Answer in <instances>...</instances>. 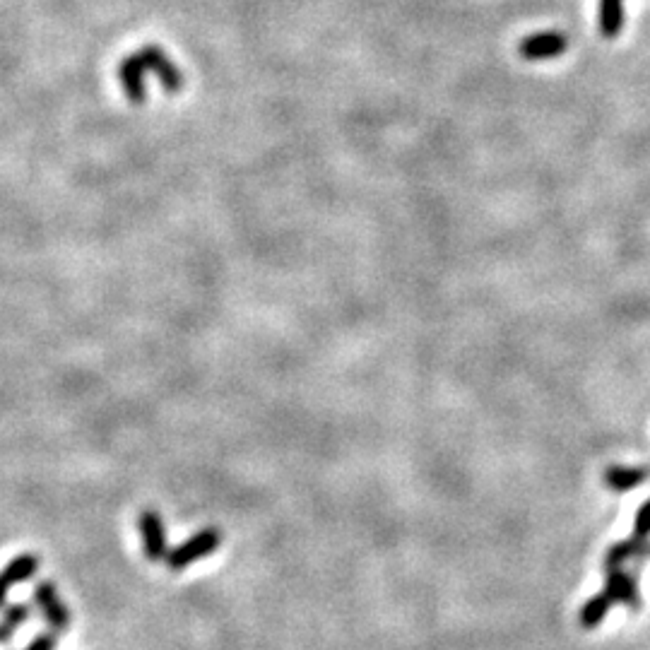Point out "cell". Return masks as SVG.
<instances>
[{"label": "cell", "mask_w": 650, "mask_h": 650, "mask_svg": "<svg viewBox=\"0 0 650 650\" xmlns=\"http://www.w3.org/2000/svg\"><path fill=\"white\" fill-rule=\"evenodd\" d=\"M157 75L159 82L167 92H179L183 87V75L174 63L169 61V56L157 46H147V49L133 53L118 68V78H121L126 97L133 104L145 102V75Z\"/></svg>", "instance_id": "obj_1"}, {"label": "cell", "mask_w": 650, "mask_h": 650, "mask_svg": "<svg viewBox=\"0 0 650 650\" xmlns=\"http://www.w3.org/2000/svg\"><path fill=\"white\" fill-rule=\"evenodd\" d=\"M220 540H222L220 530L205 528V530H200V533H195L193 537H188L183 545L171 549L164 561H167V566L171 571L188 569V566L195 564V561H200L203 557H208V554L215 552V549L220 547Z\"/></svg>", "instance_id": "obj_2"}, {"label": "cell", "mask_w": 650, "mask_h": 650, "mask_svg": "<svg viewBox=\"0 0 650 650\" xmlns=\"http://www.w3.org/2000/svg\"><path fill=\"white\" fill-rule=\"evenodd\" d=\"M569 49V39L561 32H537L518 44V53L525 61H549Z\"/></svg>", "instance_id": "obj_3"}, {"label": "cell", "mask_w": 650, "mask_h": 650, "mask_svg": "<svg viewBox=\"0 0 650 650\" xmlns=\"http://www.w3.org/2000/svg\"><path fill=\"white\" fill-rule=\"evenodd\" d=\"M140 537H143V549L147 559H167V530H164V520L157 511H143V516H140Z\"/></svg>", "instance_id": "obj_4"}, {"label": "cell", "mask_w": 650, "mask_h": 650, "mask_svg": "<svg viewBox=\"0 0 650 650\" xmlns=\"http://www.w3.org/2000/svg\"><path fill=\"white\" fill-rule=\"evenodd\" d=\"M34 602L39 605L44 619L53 626V631H65L70 626V612L68 607L63 605L61 595H58L56 585L53 583H39L37 590H34Z\"/></svg>", "instance_id": "obj_5"}, {"label": "cell", "mask_w": 650, "mask_h": 650, "mask_svg": "<svg viewBox=\"0 0 650 650\" xmlns=\"http://www.w3.org/2000/svg\"><path fill=\"white\" fill-rule=\"evenodd\" d=\"M37 571H39L37 554H20V557H15L13 561H10V564L0 571V607H3V602H5V598H8V593L13 585L29 581V578H32Z\"/></svg>", "instance_id": "obj_6"}, {"label": "cell", "mask_w": 650, "mask_h": 650, "mask_svg": "<svg viewBox=\"0 0 650 650\" xmlns=\"http://www.w3.org/2000/svg\"><path fill=\"white\" fill-rule=\"evenodd\" d=\"M605 588L610 590L619 605H626L629 610H638V607H641V595H638L636 573L624 571L622 566H619V569H610L607 571Z\"/></svg>", "instance_id": "obj_7"}, {"label": "cell", "mask_w": 650, "mask_h": 650, "mask_svg": "<svg viewBox=\"0 0 650 650\" xmlns=\"http://www.w3.org/2000/svg\"><path fill=\"white\" fill-rule=\"evenodd\" d=\"M650 554V542L646 537H629V540H622L619 545H614L605 557V571L619 569L624 561L629 559H643Z\"/></svg>", "instance_id": "obj_8"}, {"label": "cell", "mask_w": 650, "mask_h": 650, "mask_svg": "<svg viewBox=\"0 0 650 650\" xmlns=\"http://www.w3.org/2000/svg\"><path fill=\"white\" fill-rule=\"evenodd\" d=\"M648 472V468H622V465H614V468H607L605 472V484L612 492H631V489L641 487L646 482Z\"/></svg>", "instance_id": "obj_9"}, {"label": "cell", "mask_w": 650, "mask_h": 650, "mask_svg": "<svg viewBox=\"0 0 650 650\" xmlns=\"http://www.w3.org/2000/svg\"><path fill=\"white\" fill-rule=\"evenodd\" d=\"M612 605H617V600H614V595L605 588L602 593L595 595V598H590L583 605L581 626H585V629H595V626H598L602 619L607 617V612H610Z\"/></svg>", "instance_id": "obj_10"}, {"label": "cell", "mask_w": 650, "mask_h": 650, "mask_svg": "<svg viewBox=\"0 0 650 650\" xmlns=\"http://www.w3.org/2000/svg\"><path fill=\"white\" fill-rule=\"evenodd\" d=\"M624 27L622 0H600V32L605 39L619 37Z\"/></svg>", "instance_id": "obj_11"}, {"label": "cell", "mask_w": 650, "mask_h": 650, "mask_svg": "<svg viewBox=\"0 0 650 650\" xmlns=\"http://www.w3.org/2000/svg\"><path fill=\"white\" fill-rule=\"evenodd\" d=\"M29 617V610L25 605H13L8 607V612H5L3 622H0V643H8L10 638L17 629H20L22 624H25V619Z\"/></svg>", "instance_id": "obj_12"}, {"label": "cell", "mask_w": 650, "mask_h": 650, "mask_svg": "<svg viewBox=\"0 0 650 650\" xmlns=\"http://www.w3.org/2000/svg\"><path fill=\"white\" fill-rule=\"evenodd\" d=\"M634 535L636 537H648L650 535V499L638 508L636 523H634Z\"/></svg>", "instance_id": "obj_13"}, {"label": "cell", "mask_w": 650, "mask_h": 650, "mask_svg": "<svg viewBox=\"0 0 650 650\" xmlns=\"http://www.w3.org/2000/svg\"><path fill=\"white\" fill-rule=\"evenodd\" d=\"M56 648V636L53 634H41L34 638L32 643H29V646L25 650H53Z\"/></svg>", "instance_id": "obj_14"}]
</instances>
